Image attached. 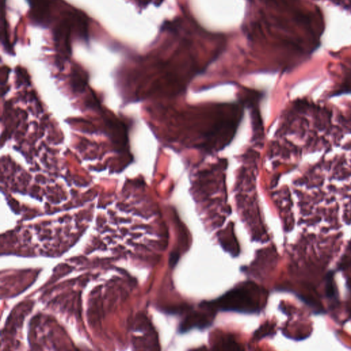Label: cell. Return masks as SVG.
Segmentation results:
<instances>
[{"label":"cell","mask_w":351,"mask_h":351,"mask_svg":"<svg viewBox=\"0 0 351 351\" xmlns=\"http://www.w3.org/2000/svg\"><path fill=\"white\" fill-rule=\"evenodd\" d=\"M247 290L241 289L228 293L223 297L219 303L223 304L225 308L238 309V310H250L254 311L258 308L254 302L252 298L250 296Z\"/></svg>","instance_id":"6da1fadb"}]
</instances>
